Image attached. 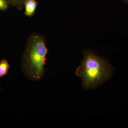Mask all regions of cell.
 <instances>
[{"mask_svg":"<svg viewBox=\"0 0 128 128\" xmlns=\"http://www.w3.org/2000/svg\"><path fill=\"white\" fill-rule=\"evenodd\" d=\"M48 52L44 36L34 33L28 38L22 57V70L28 79L38 81L43 78Z\"/></svg>","mask_w":128,"mask_h":128,"instance_id":"obj_1","label":"cell"},{"mask_svg":"<svg viewBox=\"0 0 128 128\" xmlns=\"http://www.w3.org/2000/svg\"><path fill=\"white\" fill-rule=\"evenodd\" d=\"M113 68L108 60L89 50H85L80 65L76 70L85 90L94 89L112 76Z\"/></svg>","mask_w":128,"mask_h":128,"instance_id":"obj_2","label":"cell"},{"mask_svg":"<svg viewBox=\"0 0 128 128\" xmlns=\"http://www.w3.org/2000/svg\"><path fill=\"white\" fill-rule=\"evenodd\" d=\"M38 5L36 0H25L24 6H25L24 14L29 17L33 16Z\"/></svg>","mask_w":128,"mask_h":128,"instance_id":"obj_3","label":"cell"},{"mask_svg":"<svg viewBox=\"0 0 128 128\" xmlns=\"http://www.w3.org/2000/svg\"><path fill=\"white\" fill-rule=\"evenodd\" d=\"M10 67V65L6 60L3 59L0 61V78L7 74Z\"/></svg>","mask_w":128,"mask_h":128,"instance_id":"obj_4","label":"cell"},{"mask_svg":"<svg viewBox=\"0 0 128 128\" xmlns=\"http://www.w3.org/2000/svg\"><path fill=\"white\" fill-rule=\"evenodd\" d=\"M10 6L16 7L18 10H22L23 9L24 3L25 0H9Z\"/></svg>","mask_w":128,"mask_h":128,"instance_id":"obj_5","label":"cell"},{"mask_svg":"<svg viewBox=\"0 0 128 128\" xmlns=\"http://www.w3.org/2000/svg\"><path fill=\"white\" fill-rule=\"evenodd\" d=\"M10 6L9 0H0V11H6Z\"/></svg>","mask_w":128,"mask_h":128,"instance_id":"obj_6","label":"cell"},{"mask_svg":"<svg viewBox=\"0 0 128 128\" xmlns=\"http://www.w3.org/2000/svg\"><path fill=\"white\" fill-rule=\"evenodd\" d=\"M124 2H125L126 4H128V0H122Z\"/></svg>","mask_w":128,"mask_h":128,"instance_id":"obj_7","label":"cell"}]
</instances>
